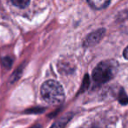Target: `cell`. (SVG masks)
<instances>
[{
  "label": "cell",
  "mask_w": 128,
  "mask_h": 128,
  "mask_svg": "<svg viewBox=\"0 0 128 128\" xmlns=\"http://www.w3.org/2000/svg\"><path fill=\"white\" fill-rule=\"evenodd\" d=\"M118 71V63L114 60H106L100 62L92 72L93 80L97 84H104L112 79Z\"/></svg>",
  "instance_id": "cell-2"
},
{
  "label": "cell",
  "mask_w": 128,
  "mask_h": 128,
  "mask_svg": "<svg viewBox=\"0 0 128 128\" xmlns=\"http://www.w3.org/2000/svg\"><path fill=\"white\" fill-rule=\"evenodd\" d=\"M41 95L46 102L58 104L64 100V92L62 86L55 80H48L41 87Z\"/></svg>",
  "instance_id": "cell-1"
},
{
  "label": "cell",
  "mask_w": 128,
  "mask_h": 128,
  "mask_svg": "<svg viewBox=\"0 0 128 128\" xmlns=\"http://www.w3.org/2000/svg\"><path fill=\"white\" fill-rule=\"evenodd\" d=\"M116 22L120 29L124 33L128 34V10L120 12L117 17Z\"/></svg>",
  "instance_id": "cell-4"
},
{
  "label": "cell",
  "mask_w": 128,
  "mask_h": 128,
  "mask_svg": "<svg viewBox=\"0 0 128 128\" xmlns=\"http://www.w3.org/2000/svg\"><path fill=\"white\" fill-rule=\"evenodd\" d=\"M124 57L126 59H128V46L125 49V51H124Z\"/></svg>",
  "instance_id": "cell-8"
},
{
  "label": "cell",
  "mask_w": 128,
  "mask_h": 128,
  "mask_svg": "<svg viewBox=\"0 0 128 128\" xmlns=\"http://www.w3.org/2000/svg\"><path fill=\"white\" fill-rule=\"evenodd\" d=\"M111 0H87L88 4L91 5L92 8L100 10L104 9L110 4Z\"/></svg>",
  "instance_id": "cell-5"
},
{
  "label": "cell",
  "mask_w": 128,
  "mask_h": 128,
  "mask_svg": "<svg viewBox=\"0 0 128 128\" xmlns=\"http://www.w3.org/2000/svg\"><path fill=\"white\" fill-rule=\"evenodd\" d=\"M12 4L19 8H26L29 4L30 0H12Z\"/></svg>",
  "instance_id": "cell-6"
},
{
  "label": "cell",
  "mask_w": 128,
  "mask_h": 128,
  "mask_svg": "<svg viewBox=\"0 0 128 128\" xmlns=\"http://www.w3.org/2000/svg\"><path fill=\"white\" fill-rule=\"evenodd\" d=\"M104 34V29H100V30L91 33L87 38H86V41H84V46H94V44H98V43L101 40Z\"/></svg>",
  "instance_id": "cell-3"
},
{
  "label": "cell",
  "mask_w": 128,
  "mask_h": 128,
  "mask_svg": "<svg viewBox=\"0 0 128 128\" xmlns=\"http://www.w3.org/2000/svg\"><path fill=\"white\" fill-rule=\"evenodd\" d=\"M67 121H68V118H62L58 122H56L52 126V128H64L66 124L67 123Z\"/></svg>",
  "instance_id": "cell-7"
}]
</instances>
